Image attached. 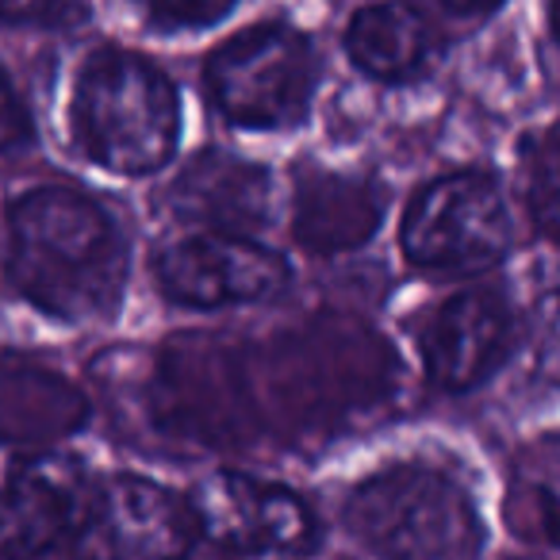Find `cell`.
Here are the masks:
<instances>
[{
  "instance_id": "16",
  "label": "cell",
  "mask_w": 560,
  "mask_h": 560,
  "mask_svg": "<svg viewBox=\"0 0 560 560\" xmlns=\"http://www.w3.org/2000/svg\"><path fill=\"white\" fill-rule=\"evenodd\" d=\"M346 50L369 78L404 81L430 55V27L407 4H373L350 20Z\"/></svg>"
},
{
  "instance_id": "3",
  "label": "cell",
  "mask_w": 560,
  "mask_h": 560,
  "mask_svg": "<svg viewBox=\"0 0 560 560\" xmlns=\"http://www.w3.org/2000/svg\"><path fill=\"white\" fill-rule=\"evenodd\" d=\"M73 119L89 158L112 173H154L177 150V93L154 66L124 50L89 58Z\"/></svg>"
},
{
  "instance_id": "1",
  "label": "cell",
  "mask_w": 560,
  "mask_h": 560,
  "mask_svg": "<svg viewBox=\"0 0 560 560\" xmlns=\"http://www.w3.org/2000/svg\"><path fill=\"white\" fill-rule=\"evenodd\" d=\"M246 381L257 438H315L384 404L396 358L361 319L319 315L261 350L246 346Z\"/></svg>"
},
{
  "instance_id": "5",
  "label": "cell",
  "mask_w": 560,
  "mask_h": 560,
  "mask_svg": "<svg viewBox=\"0 0 560 560\" xmlns=\"http://www.w3.org/2000/svg\"><path fill=\"white\" fill-rule=\"evenodd\" d=\"M353 537L384 560H450L472 541L465 491L430 468H392L353 491L346 506Z\"/></svg>"
},
{
  "instance_id": "7",
  "label": "cell",
  "mask_w": 560,
  "mask_h": 560,
  "mask_svg": "<svg viewBox=\"0 0 560 560\" xmlns=\"http://www.w3.org/2000/svg\"><path fill=\"white\" fill-rule=\"evenodd\" d=\"M404 254L422 269L476 272L506 254L511 223L495 180L450 173L427 185L404 215Z\"/></svg>"
},
{
  "instance_id": "6",
  "label": "cell",
  "mask_w": 560,
  "mask_h": 560,
  "mask_svg": "<svg viewBox=\"0 0 560 560\" xmlns=\"http://www.w3.org/2000/svg\"><path fill=\"white\" fill-rule=\"evenodd\" d=\"M315 85V55L300 32L261 24L211 55L208 89L231 124L284 127L300 119Z\"/></svg>"
},
{
  "instance_id": "4",
  "label": "cell",
  "mask_w": 560,
  "mask_h": 560,
  "mask_svg": "<svg viewBox=\"0 0 560 560\" xmlns=\"http://www.w3.org/2000/svg\"><path fill=\"white\" fill-rule=\"evenodd\" d=\"M154 422L188 442L234 450L257 438L246 381V342L215 335L173 338L150 381Z\"/></svg>"
},
{
  "instance_id": "14",
  "label": "cell",
  "mask_w": 560,
  "mask_h": 560,
  "mask_svg": "<svg viewBox=\"0 0 560 560\" xmlns=\"http://www.w3.org/2000/svg\"><path fill=\"white\" fill-rule=\"evenodd\" d=\"M170 211L219 234H249L269 219V173L231 154H200L170 188Z\"/></svg>"
},
{
  "instance_id": "17",
  "label": "cell",
  "mask_w": 560,
  "mask_h": 560,
  "mask_svg": "<svg viewBox=\"0 0 560 560\" xmlns=\"http://www.w3.org/2000/svg\"><path fill=\"white\" fill-rule=\"evenodd\" d=\"M557 131L545 127L541 135L526 139L522 150V180H526V208L545 238L557 234L560 211V170H557Z\"/></svg>"
},
{
  "instance_id": "21",
  "label": "cell",
  "mask_w": 560,
  "mask_h": 560,
  "mask_svg": "<svg viewBox=\"0 0 560 560\" xmlns=\"http://www.w3.org/2000/svg\"><path fill=\"white\" fill-rule=\"evenodd\" d=\"M442 12H453V16H476V12H491L499 0H430Z\"/></svg>"
},
{
  "instance_id": "10",
  "label": "cell",
  "mask_w": 560,
  "mask_h": 560,
  "mask_svg": "<svg viewBox=\"0 0 560 560\" xmlns=\"http://www.w3.org/2000/svg\"><path fill=\"white\" fill-rule=\"evenodd\" d=\"M188 506L196 534H208L215 545L234 552L300 549L312 541V514L289 488L238 472H215L200 480L188 495Z\"/></svg>"
},
{
  "instance_id": "19",
  "label": "cell",
  "mask_w": 560,
  "mask_h": 560,
  "mask_svg": "<svg viewBox=\"0 0 560 560\" xmlns=\"http://www.w3.org/2000/svg\"><path fill=\"white\" fill-rule=\"evenodd\" d=\"M27 139H32V116H27V104L20 101V93L12 89V81L0 73V150H12Z\"/></svg>"
},
{
  "instance_id": "20",
  "label": "cell",
  "mask_w": 560,
  "mask_h": 560,
  "mask_svg": "<svg viewBox=\"0 0 560 560\" xmlns=\"http://www.w3.org/2000/svg\"><path fill=\"white\" fill-rule=\"evenodd\" d=\"M73 0H0V20H16V24H47L62 20Z\"/></svg>"
},
{
  "instance_id": "18",
  "label": "cell",
  "mask_w": 560,
  "mask_h": 560,
  "mask_svg": "<svg viewBox=\"0 0 560 560\" xmlns=\"http://www.w3.org/2000/svg\"><path fill=\"white\" fill-rule=\"evenodd\" d=\"M142 9L154 20L173 27H200V24H215L231 12L234 0H139Z\"/></svg>"
},
{
  "instance_id": "11",
  "label": "cell",
  "mask_w": 560,
  "mask_h": 560,
  "mask_svg": "<svg viewBox=\"0 0 560 560\" xmlns=\"http://www.w3.org/2000/svg\"><path fill=\"white\" fill-rule=\"evenodd\" d=\"M85 495L70 460H24L0 488V557L35 560L73 541Z\"/></svg>"
},
{
  "instance_id": "12",
  "label": "cell",
  "mask_w": 560,
  "mask_h": 560,
  "mask_svg": "<svg viewBox=\"0 0 560 560\" xmlns=\"http://www.w3.org/2000/svg\"><path fill=\"white\" fill-rule=\"evenodd\" d=\"M511 338V315L495 292H460L438 307L422 335V361L438 388L465 392L499 365Z\"/></svg>"
},
{
  "instance_id": "15",
  "label": "cell",
  "mask_w": 560,
  "mask_h": 560,
  "mask_svg": "<svg viewBox=\"0 0 560 560\" xmlns=\"http://www.w3.org/2000/svg\"><path fill=\"white\" fill-rule=\"evenodd\" d=\"M384 219V188L369 177L315 173L300 180L292 234L307 254H350L365 246Z\"/></svg>"
},
{
  "instance_id": "2",
  "label": "cell",
  "mask_w": 560,
  "mask_h": 560,
  "mask_svg": "<svg viewBox=\"0 0 560 560\" xmlns=\"http://www.w3.org/2000/svg\"><path fill=\"white\" fill-rule=\"evenodd\" d=\"M9 277L58 319L108 315L127 284L124 234L89 196L35 188L9 211Z\"/></svg>"
},
{
  "instance_id": "8",
  "label": "cell",
  "mask_w": 560,
  "mask_h": 560,
  "mask_svg": "<svg viewBox=\"0 0 560 560\" xmlns=\"http://www.w3.org/2000/svg\"><path fill=\"white\" fill-rule=\"evenodd\" d=\"M196 518L185 495L142 476H112L89 488L73 549L81 560H185Z\"/></svg>"
},
{
  "instance_id": "9",
  "label": "cell",
  "mask_w": 560,
  "mask_h": 560,
  "mask_svg": "<svg viewBox=\"0 0 560 560\" xmlns=\"http://www.w3.org/2000/svg\"><path fill=\"white\" fill-rule=\"evenodd\" d=\"M158 284L188 307L261 304L289 284V265L246 234H188L158 254Z\"/></svg>"
},
{
  "instance_id": "13",
  "label": "cell",
  "mask_w": 560,
  "mask_h": 560,
  "mask_svg": "<svg viewBox=\"0 0 560 560\" xmlns=\"http://www.w3.org/2000/svg\"><path fill=\"white\" fill-rule=\"evenodd\" d=\"M89 399L58 369L24 353H0V442L47 450L81 430Z\"/></svg>"
}]
</instances>
